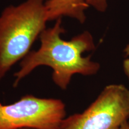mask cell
Masks as SVG:
<instances>
[{"label": "cell", "instance_id": "1", "mask_svg": "<svg viewBox=\"0 0 129 129\" xmlns=\"http://www.w3.org/2000/svg\"><path fill=\"white\" fill-rule=\"evenodd\" d=\"M62 19L56 20L53 26L45 29L40 36V48L30 51L21 61L20 69L14 75V87L17 86L22 79L40 66L53 69V82L64 90H67L74 74L90 76L99 71V63L91 60L90 56H82L85 51L95 48L92 35L85 31L69 41L63 40L61 35L65 30Z\"/></svg>", "mask_w": 129, "mask_h": 129}, {"label": "cell", "instance_id": "9", "mask_svg": "<svg viewBox=\"0 0 129 129\" xmlns=\"http://www.w3.org/2000/svg\"><path fill=\"white\" fill-rule=\"evenodd\" d=\"M20 129H37V128H23Z\"/></svg>", "mask_w": 129, "mask_h": 129}, {"label": "cell", "instance_id": "4", "mask_svg": "<svg viewBox=\"0 0 129 129\" xmlns=\"http://www.w3.org/2000/svg\"><path fill=\"white\" fill-rule=\"evenodd\" d=\"M65 116L60 99L27 94L13 104H0V129H57Z\"/></svg>", "mask_w": 129, "mask_h": 129}, {"label": "cell", "instance_id": "7", "mask_svg": "<svg viewBox=\"0 0 129 129\" xmlns=\"http://www.w3.org/2000/svg\"><path fill=\"white\" fill-rule=\"evenodd\" d=\"M124 52L127 55L129 56V44L125 48ZM123 69L127 77L129 79V59H127L123 62Z\"/></svg>", "mask_w": 129, "mask_h": 129}, {"label": "cell", "instance_id": "5", "mask_svg": "<svg viewBox=\"0 0 129 129\" xmlns=\"http://www.w3.org/2000/svg\"><path fill=\"white\" fill-rule=\"evenodd\" d=\"M88 6L86 0H46L45 2L48 22L66 16L84 23L86 20L85 11Z\"/></svg>", "mask_w": 129, "mask_h": 129}, {"label": "cell", "instance_id": "10", "mask_svg": "<svg viewBox=\"0 0 129 129\" xmlns=\"http://www.w3.org/2000/svg\"><path fill=\"white\" fill-rule=\"evenodd\" d=\"M1 79H2V78H1V77H0V80H1Z\"/></svg>", "mask_w": 129, "mask_h": 129}, {"label": "cell", "instance_id": "6", "mask_svg": "<svg viewBox=\"0 0 129 129\" xmlns=\"http://www.w3.org/2000/svg\"><path fill=\"white\" fill-rule=\"evenodd\" d=\"M86 2L88 6H92L101 12H104L107 8L106 0H86Z\"/></svg>", "mask_w": 129, "mask_h": 129}, {"label": "cell", "instance_id": "2", "mask_svg": "<svg viewBox=\"0 0 129 129\" xmlns=\"http://www.w3.org/2000/svg\"><path fill=\"white\" fill-rule=\"evenodd\" d=\"M46 0H25L0 14V77L3 78L29 53L46 29Z\"/></svg>", "mask_w": 129, "mask_h": 129}, {"label": "cell", "instance_id": "8", "mask_svg": "<svg viewBox=\"0 0 129 129\" xmlns=\"http://www.w3.org/2000/svg\"><path fill=\"white\" fill-rule=\"evenodd\" d=\"M118 129H129V122L127 121L125 122L124 123H123L121 125Z\"/></svg>", "mask_w": 129, "mask_h": 129}, {"label": "cell", "instance_id": "3", "mask_svg": "<svg viewBox=\"0 0 129 129\" xmlns=\"http://www.w3.org/2000/svg\"><path fill=\"white\" fill-rule=\"evenodd\" d=\"M129 118V90L107 85L85 110L64 118L57 129H118Z\"/></svg>", "mask_w": 129, "mask_h": 129}]
</instances>
